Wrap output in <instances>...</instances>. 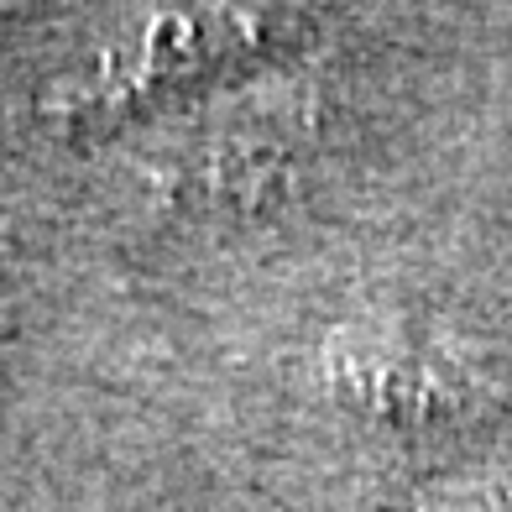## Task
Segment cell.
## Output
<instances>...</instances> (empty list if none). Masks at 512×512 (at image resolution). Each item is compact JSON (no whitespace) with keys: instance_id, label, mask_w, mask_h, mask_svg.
Wrapping results in <instances>:
<instances>
[{"instance_id":"obj_1","label":"cell","mask_w":512,"mask_h":512,"mask_svg":"<svg viewBox=\"0 0 512 512\" xmlns=\"http://www.w3.org/2000/svg\"><path fill=\"white\" fill-rule=\"evenodd\" d=\"M330 382L345 408L371 424H434L465 403V371L455 356L413 335H340L330 351Z\"/></svg>"}]
</instances>
